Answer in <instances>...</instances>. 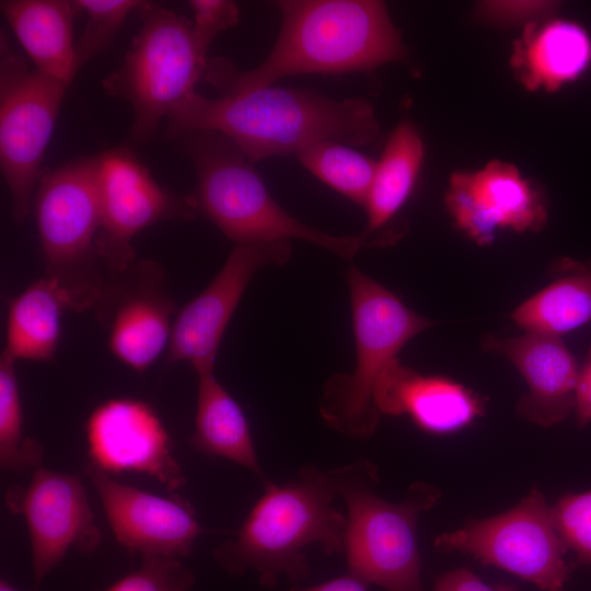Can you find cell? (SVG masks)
<instances>
[{"mask_svg":"<svg viewBox=\"0 0 591 591\" xmlns=\"http://www.w3.org/2000/svg\"><path fill=\"white\" fill-rule=\"evenodd\" d=\"M193 33L200 47L208 51L216 36L239 23L240 11L229 0H192Z\"/></svg>","mask_w":591,"mask_h":591,"instance_id":"31","label":"cell"},{"mask_svg":"<svg viewBox=\"0 0 591 591\" xmlns=\"http://www.w3.org/2000/svg\"><path fill=\"white\" fill-rule=\"evenodd\" d=\"M444 201L457 228L479 245L503 229L537 231L547 217L540 192L514 165L501 161L454 173Z\"/></svg>","mask_w":591,"mask_h":591,"instance_id":"17","label":"cell"},{"mask_svg":"<svg viewBox=\"0 0 591 591\" xmlns=\"http://www.w3.org/2000/svg\"><path fill=\"white\" fill-rule=\"evenodd\" d=\"M433 591H517L508 586H490L467 569L452 570L438 579Z\"/></svg>","mask_w":591,"mask_h":591,"instance_id":"33","label":"cell"},{"mask_svg":"<svg viewBox=\"0 0 591 591\" xmlns=\"http://www.w3.org/2000/svg\"><path fill=\"white\" fill-rule=\"evenodd\" d=\"M555 526L577 557V564L591 566V490L567 494L551 508Z\"/></svg>","mask_w":591,"mask_h":591,"instance_id":"30","label":"cell"},{"mask_svg":"<svg viewBox=\"0 0 591 591\" xmlns=\"http://www.w3.org/2000/svg\"><path fill=\"white\" fill-rule=\"evenodd\" d=\"M0 51V165L12 217L22 223L33 206L40 163L68 85L30 68L3 36Z\"/></svg>","mask_w":591,"mask_h":591,"instance_id":"9","label":"cell"},{"mask_svg":"<svg viewBox=\"0 0 591 591\" xmlns=\"http://www.w3.org/2000/svg\"><path fill=\"white\" fill-rule=\"evenodd\" d=\"M510 63L525 89L555 92L580 79L590 68L591 36L576 21L532 22L514 43Z\"/></svg>","mask_w":591,"mask_h":591,"instance_id":"20","label":"cell"},{"mask_svg":"<svg viewBox=\"0 0 591 591\" xmlns=\"http://www.w3.org/2000/svg\"><path fill=\"white\" fill-rule=\"evenodd\" d=\"M199 130L227 137L257 162L296 154L322 140L370 144L378 139L380 126L366 99L334 100L270 85L229 90L216 99L190 94L169 115L166 136L179 138Z\"/></svg>","mask_w":591,"mask_h":591,"instance_id":"1","label":"cell"},{"mask_svg":"<svg viewBox=\"0 0 591 591\" xmlns=\"http://www.w3.org/2000/svg\"><path fill=\"white\" fill-rule=\"evenodd\" d=\"M524 332L560 337L591 321V269L558 278L510 315Z\"/></svg>","mask_w":591,"mask_h":591,"instance_id":"25","label":"cell"},{"mask_svg":"<svg viewBox=\"0 0 591 591\" xmlns=\"http://www.w3.org/2000/svg\"><path fill=\"white\" fill-rule=\"evenodd\" d=\"M97 155V248L108 276L138 259L132 240L143 229L163 220L193 219L198 210L193 194L163 188L130 150L115 148Z\"/></svg>","mask_w":591,"mask_h":591,"instance_id":"11","label":"cell"},{"mask_svg":"<svg viewBox=\"0 0 591 591\" xmlns=\"http://www.w3.org/2000/svg\"><path fill=\"white\" fill-rule=\"evenodd\" d=\"M85 472L116 541L128 552L177 559L190 554L204 530L187 500L120 483L91 463Z\"/></svg>","mask_w":591,"mask_h":591,"instance_id":"16","label":"cell"},{"mask_svg":"<svg viewBox=\"0 0 591 591\" xmlns=\"http://www.w3.org/2000/svg\"><path fill=\"white\" fill-rule=\"evenodd\" d=\"M326 474L347 507L344 552L348 572L383 591H424L416 524L438 500L439 490L418 482L404 501L389 502L375 494L378 471L367 460Z\"/></svg>","mask_w":591,"mask_h":591,"instance_id":"5","label":"cell"},{"mask_svg":"<svg viewBox=\"0 0 591 591\" xmlns=\"http://www.w3.org/2000/svg\"><path fill=\"white\" fill-rule=\"evenodd\" d=\"M78 12H84L86 23L76 43V67L79 71L103 51L118 34L126 19L137 11L138 0H76Z\"/></svg>","mask_w":591,"mask_h":591,"instance_id":"28","label":"cell"},{"mask_svg":"<svg viewBox=\"0 0 591 591\" xmlns=\"http://www.w3.org/2000/svg\"><path fill=\"white\" fill-rule=\"evenodd\" d=\"M296 155L315 177L364 208L376 161L335 140L314 142Z\"/></svg>","mask_w":591,"mask_h":591,"instance_id":"26","label":"cell"},{"mask_svg":"<svg viewBox=\"0 0 591 591\" xmlns=\"http://www.w3.org/2000/svg\"><path fill=\"white\" fill-rule=\"evenodd\" d=\"M335 496L326 471L312 465L283 485L266 482L235 537L215 549L216 563L234 575L253 570L267 588L280 577L304 580L308 546L317 544L326 555L344 552L346 515L333 507Z\"/></svg>","mask_w":591,"mask_h":591,"instance_id":"3","label":"cell"},{"mask_svg":"<svg viewBox=\"0 0 591 591\" xmlns=\"http://www.w3.org/2000/svg\"><path fill=\"white\" fill-rule=\"evenodd\" d=\"M66 311V300L53 281L43 276L32 282L9 302L3 352L15 361L51 360Z\"/></svg>","mask_w":591,"mask_h":591,"instance_id":"23","label":"cell"},{"mask_svg":"<svg viewBox=\"0 0 591 591\" xmlns=\"http://www.w3.org/2000/svg\"><path fill=\"white\" fill-rule=\"evenodd\" d=\"M483 347L507 357L528 383L518 413L543 427L563 421L575 409L577 362L560 337L524 332L513 338L489 336Z\"/></svg>","mask_w":591,"mask_h":591,"instance_id":"18","label":"cell"},{"mask_svg":"<svg viewBox=\"0 0 591 591\" xmlns=\"http://www.w3.org/2000/svg\"><path fill=\"white\" fill-rule=\"evenodd\" d=\"M179 138L198 177L193 194L198 213L235 245L294 239L320 246L346 262H351L361 247L372 245L362 234H328L290 215L271 196L253 162L227 137L199 130Z\"/></svg>","mask_w":591,"mask_h":591,"instance_id":"4","label":"cell"},{"mask_svg":"<svg viewBox=\"0 0 591 591\" xmlns=\"http://www.w3.org/2000/svg\"><path fill=\"white\" fill-rule=\"evenodd\" d=\"M5 505L25 519L28 529L34 591L70 549L90 554L102 541L86 490L76 474L40 466L26 484L9 486Z\"/></svg>","mask_w":591,"mask_h":591,"instance_id":"13","label":"cell"},{"mask_svg":"<svg viewBox=\"0 0 591 591\" xmlns=\"http://www.w3.org/2000/svg\"><path fill=\"white\" fill-rule=\"evenodd\" d=\"M425 157L422 138L415 126L404 120L387 139L368 194L364 210L367 227L361 233L373 245L371 235L386 225L402 209L416 185Z\"/></svg>","mask_w":591,"mask_h":591,"instance_id":"24","label":"cell"},{"mask_svg":"<svg viewBox=\"0 0 591 591\" xmlns=\"http://www.w3.org/2000/svg\"><path fill=\"white\" fill-rule=\"evenodd\" d=\"M90 463L105 473H141L181 489L186 478L173 453L171 436L146 401L116 397L99 404L85 422Z\"/></svg>","mask_w":591,"mask_h":591,"instance_id":"15","label":"cell"},{"mask_svg":"<svg viewBox=\"0 0 591 591\" xmlns=\"http://www.w3.org/2000/svg\"><path fill=\"white\" fill-rule=\"evenodd\" d=\"M368 586L367 582L348 572L322 584L309 588L294 587L289 591H367Z\"/></svg>","mask_w":591,"mask_h":591,"instance_id":"35","label":"cell"},{"mask_svg":"<svg viewBox=\"0 0 591 591\" xmlns=\"http://www.w3.org/2000/svg\"><path fill=\"white\" fill-rule=\"evenodd\" d=\"M1 11L34 68L68 86L78 73L73 19L78 9L65 0H5Z\"/></svg>","mask_w":591,"mask_h":591,"instance_id":"21","label":"cell"},{"mask_svg":"<svg viewBox=\"0 0 591 591\" xmlns=\"http://www.w3.org/2000/svg\"><path fill=\"white\" fill-rule=\"evenodd\" d=\"M195 427L189 443L197 452L222 457L268 482L256 455L246 416L215 374L197 375Z\"/></svg>","mask_w":591,"mask_h":591,"instance_id":"22","label":"cell"},{"mask_svg":"<svg viewBox=\"0 0 591 591\" xmlns=\"http://www.w3.org/2000/svg\"><path fill=\"white\" fill-rule=\"evenodd\" d=\"M15 360L0 356V466L11 473L33 472L40 467L44 447L24 434L23 407Z\"/></svg>","mask_w":591,"mask_h":591,"instance_id":"27","label":"cell"},{"mask_svg":"<svg viewBox=\"0 0 591 591\" xmlns=\"http://www.w3.org/2000/svg\"><path fill=\"white\" fill-rule=\"evenodd\" d=\"M356 362L349 374L325 383L320 414L328 427L352 438L373 434L380 413L373 405L375 383L385 368L416 335L436 323L410 310L392 291L357 267L346 274Z\"/></svg>","mask_w":591,"mask_h":591,"instance_id":"7","label":"cell"},{"mask_svg":"<svg viewBox=\"0 0 591 591\" xmlns=\"http://www.w3.org/2000/svg\"><path fill=\"white\" fill-rule=\"evenodd\" d=\"M282 23L276 43L257 67L237 70L209 59L204 81L220 92L270 86L298 74L371 72L406 57L386 5L375 0L278 1Z\"/></svg>","mask_w":591,"mask_h":591,"instance_id":"2","label":"cell"},{"mask_svg":"<svg viewBox=\"0 0 591 591\" xmlns=\"http://www.w3.org/2000/svg\"><path fill=\"white\" fill-rule=\"evenodd\" d=\"M138 569L125 575L104 591H193L194 573L179 559L142 556Z\"/></svg>","mask_w":591,"mask_h":591,"instance_id":"29","label":"cell"},{"mask_svg":"<svg viewBox=\"0 0 591 591\" xmlns=\"http://www.w3.org/2000/svg\"><path fill=\"white\" fill-rule=\"evenodd\" d=\"M97 164L89 155L42 173L33 202L44 277L76 313L93 309L107 278L97 248Z\"/></svg>","mask_w":591,"mask_h":591,"instance_id":"6","label":"cell"},{"mask_svg":"<svg viewBox=\"0 0 591 591\" xmlns=\"http://www.w3.org/2000/svg\"><path fill=\"white\" fill-rule=\"evenodd\" d=\"M137 12L140 30L120 67L102 85L108 95L131 106V137L143 143L153 137L162 118L195 93L209 59L185 16L147 1Z\"/></svg>","mask_w":591,"mask_h":591,"instance_id":"8","label":"cell"},{"mask_svg":"<svg viewBox=\"0 0 591 591\" xmlns=\"http://www.w3.org/2000/svg\"><path fill=\"white\" fill-rule=\"evenodd\" d=\"M441 552L459 551L534 583L543 591H565L570 567L544 496L532 489L519 505L434 541Z\"/></svg>","mask_w":591,"mask_h":591,"instance_id":"10","label":"cell"},{"mask_svg":"<svg viewBox=\"0 0 591 591\" xmlns=\"http://www.w3.org/2000/svg\"><path fill=\"white\" fill-rule=\"evenodd\" d=\"M290 257L288 241L235 245L209 285L177 311L166 363L188 362L197 375L215 371L224 332L252 278Z\"/></svg>","mask_w":591,"mask_h":591,"instance_id":"14","label":"cell"},{"mask_svg":"<svg viewBox=\"0 0 591 591\" xmlns=\"http://www.w3.org/2000/svg\"><path fill=\"white\" fill-rule=\"evenodd\" d=\"M554 1H483L476 7L477 16L500 26L528 25L546 20L558 9Z\"/></svg>","mask_w":591,"mask_h":591,"instance_id":"32","label":"cell"},{"mask_svg":"<svg viewBox=\"0 0 591 591\" xmlns=\"http://www.w3.org/2000/svg\"><path fill=\"white\" fill-rule=\"evenodd\" d=\"M165 270L153 259H137L108 275L93 306L107 332L111 354L131 370L147 371L167 350L176 303Z\"/></svg>","mask_w":591,"mask_h":591,"instance_id":"12","label":"cell"},{"mask_svg":"<svg viewBox=\"0 0 591 591\" xmlns=\"http://www.w3.org/2000/svg\"><path fill=\"white\" fill-rule=\"evenodd\" d=\"M0 591H19L14 586H12L5 579L0 580Z\"/></svg>","mask_w":591,"mask_h":591,"instance_id":"36","label":"cell"},{"mask_svg":"<svg viewBox=\"0 0 591 591\" xmlns=\"http://www.w3.org/2000/svg\"><path fill=\"white\" fill-rule=\"evenodd\" d=\"M373 405L379 413L407 414L421 430L452 433L484 415V401L472 390L448 378L421 374L398 358L378 379Z\"/></svg>","mask_w":591,"mask_h":591,"instance_id":"19","label":"cell"},{"mask_svg":"<svg viewBox=\"0 0 591 591\" xmlns=\"http://www.w3.org/2000/svg\"><path fill=\"white\" fill-rule=\"evenodd\" d=\"M575 410L580 427L591 421V347L582 368L579 369Z\"/></svg>","mask_w":591,"mask_h":591,"instance_id":"34","label":"cell"}]
</instances>
